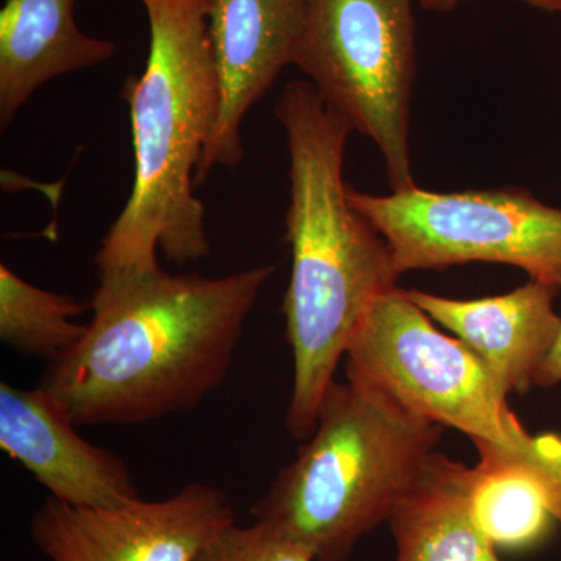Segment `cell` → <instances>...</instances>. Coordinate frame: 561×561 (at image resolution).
Wrapping results in <instances>:
<instances>
[{
  "label": "cell",
  "mask_w": 561,
  "mask_h": 561,
  "mask_svg": "<svg viewBox=\"0 0 561 561\" xmlns=\"http://www.w3.org/2000/svg\"><path fill=\"white\" fill-rule=\"evenodd\" d=\"M0 448L76 507H117L139 500L131 471L116 454L84 440L46 390L0 382Z\"/></svg>",
  "instance_id": "30bf717a"
},
{
  "label": "cell",
  "mask_w": 561,
  "mask_h": 561,
  "mask_svg": "<svg viewBox=\"0 0 561 561\" xmlns=\"http://www.w3.org/2000/svg\"><path fill=\"white\" fill-rule=\"evenodd\" d=\"M534 438V435H531ZM472 467L470 511L496 551L524 552L548 540L557 522L556 493L531 453L478 443Z\"/></svg>",
  "instance_id": "5bb4252c"
},
{
  "label": "cell",
  "mask_w": 561,
  "mask_h": 561,
  "mask_svg": "<svg viewBox=\"0 0 561 561\" xmlns=\"http://www.w3.org/2000/svg\"><path fill=\"white\" fill-rule=\"evenodd\" d=\"M442 434L367 387L332 381L311 437L251 515L313 561H348L365 535L389 523Z\"/></svg>",
  "instance_id": "277c9868"
},
{
  "label": "cell",
  "mask_w": 561,
  "mask_h": 561,
  "mask_svg": "<svg viewBox=\"0 0 561 561\" xmlns=\"http://www.w3.org/2000/svg\"><path fill=\"white\" fill-rule=\"evenodd\" d=\"M77 0H5L0 10V127L50 80L103 65L113 41L94 38L76 22Z\"/></svg>",
  "instance_id": "7c38bea8"
},
{
  "label": "cell",
  "mask_w": 561,
  "mask_h": 561,
  "mask_svg": "<svg viewBox=\"0 0 561 561\" xmlns=\"http://www.w3.org/2000/svg\"><path fill=\"white\" fill-rule=\"evenodd\" d=\"M346 194L386 239L400 275L491 262L561 289V209L523 187Z\"/></svg>",
  "instance_id": "52a82bcc"
},
{
  "label": "cell",
  "mask_w": 561,
  "mask_h": 561,
  "mask_svg": "<svg viewBox=\"0 0 561 561\" xmlns=\"http://www.w3.org/2000/svg\"><path fill=\"white\" fill-rule=\"evenodd\" d=\"M273 265L225 276L161 267L99 279L87 334L39 387L77 426H136L219 389Z\"/></svg>",
  "instance_id": "6da1fadb"
},
{
  "label": "cell",
  "mask_w": 561,
  "mask_h": 561,
  "mask_svg": "<svg viewBox=\"0 0 561 561\" xmlns=\"http://www.w3.org/2000/svg\"><path fill=\"white\" fill-rule=\"evenodd\" d=\"M463 0H420L421 9L426 11H438V13H449ZM546 13L561 14V0H519Z\"/></svg>",
  "instance_id": "d6986e66"
},
{
  "label": "cell",
  "mask_w": 561,
  "mask_h": 561,
  "mask_svg": "<svg viewBox=\"0 0 561 561\" xmlns=\"http://www.w3.org/2000/svg\"><path fill=\"white\" fill-rule=\"evenodd\" d=\"M345 357L350 382L415 419L463 432L474 445L515 453L529 446L531 435L481 357L438 331L400 287L373 302Z\"/></svg>",
  "instance_id": "8992f818"
},
{
  "label": "cell",
  "mask_w": 561,
  "mask_h": 561,
  "mask_svg": "<svg viewBox=\"0 0 561 561\" xmlns=\"http://www.w3.org/2000/svg\"><path fill=\"white\" fill-rule=\"evenodd\" d=\"M305 0H210V49L219 81V113L206 144L195 186L214 169L245 157L242 127L286 66L294 65Z\"/></svg>",
  "instance_id": "9c48e42d"
},
{
  "label": "cell",
  "mask_w": 561,
  "mask_h": 561,
  "mask_svg": "<svg viewBox=\"0 0 561 561\" xmlns=\"http://www.w3.org/2000/svg\"><path fill=\"white\" fill-rule=\"evenodd\" d=\"M561 383V330L556 345L546 360L542 362L540 370L535 375L534 387L552 389Z\"/></svg>",
  "instance_id": "ac0fdd59"
},
{
  "label": "cell",
  "mask_w": 561,
  "mask_h": 561,
  "mask_svg": "<svg viewBox=\"0 0 561 561\" xmlns=\"http://www.w3.org/2000/svg\"><path fill=\"white\" fill-rule=\"evenodd\" d=\"M556 287L540 280L508 294L476 300H454L421 290H405L419 308L454 332L481 357L502 389L524 394L551 353L561 330L553 311Z\"/></svg>",
  "instance_id": "8fae6325"
},
{
  "label": "cell",
  "mask_w": 561,
  "mask_h": 561,
  "mask_svg": "<svg viewBox=\"0 0 561 561\" xmlns=\"http://www.w3.org/2000/svg\"><path fill=\"white\" fill-rule=\"evenodd\" d=\"M84 306L70 295L41 289L0 265V341L22 356L57 360L87 334L77 323Z\"/></svg>",
  "instance_id": "9a60e30c"
},
{
  "label": "cell",
  "mask_w": 561,
  "mask_h": 561,
  "mask_svg": "<svg viewBox=\"0 0 561 561\" xmlns=\"http://www.w3.org/2000/svg\"><path fill=\"white\" fill-rule=\"evenodd\" d=\"M234 524L224 491L192 482L164 500L117 507H76L49 496L28 530L49 561H197Z\"/></svg>",
  "instance_id": "ba28073f"
},
{
  "label": "cell",
  "mask_w": 561,
  "mask_h": 561,
  "mask_svg": "<svg viewBox=\"0 0 561 561\" xmlns=\"http://www.w3.org/2000/svg\"><path fill=\"white\" fill-rule=\"evenodd\" d=\"M531 451L556 491L557 523L561 526V435L552 432L537 435L531 438Z\"/></svg>",
  "instance_id": "e0dca14e"
},
{
  "label": "cell",
  "mask_w": 561,
  "mask_h": 561,
  "mask_svg": "<svg viewBox=\"0 0 561 561\" xmlns=\"http://www.w3.org/2000/svg\"><path fill=\"white\" fill-rule=\"evenodd\" d=\"M471 478L472 467L431 454L387 523L394 561H501L472 519Z\"/></svg>",
  "instance_id": "4fadbf2b"
},
{
  "label": "cell",
  "mask_w": 561,
  "mask_h": 561,
  "mask_svg": "<svg viewBox=\"0 0 561 561\" xmlns=\"http://www.w3.org/2000/svg\"><path fill=\"white\" fill-rule=\"evenodd\" d=\"M275 114L286 131L291 251L283 316L294 356L286 426L308 440L317 412L373 302L397 286L400 272L381 232L348 201L343 181L353 128L309 81H290Z\"/></svg>",
  "instance_id": "7a4b0ae2"
},
{
  "label": "cell",
  "mask_w": 561,
  "mask_h": 561,
  "mask_svg": "<svg viewBox=\"0 0 561 561\" xmlns=\"http://www.w3.org/2000/svg\"><path fill=\"white\" fill-rule=\"evenodd\" d=\"M413 0H305L294 66L353 131L381 151L391 191L415 187Z\"/></svg>",
  "instance_id": "5b68a950"
},
{
  "label": "cell",
  "mask_w": 561,
  "mask_h": 561,
  "mask_svg": "<svg viewBox=\"0 0 561 561\" xmlns=\"http://www.w3.org/2000/svg\"><path fill=\"white\" fill-rule=\"evenodd\" d=\"M150 46L146 68L124 84L130 106L135 179L124 209L95 256L99 279L176 265L210 253L195 173L219 113L209 39L210 0H139Z\"/></svg>",
  "instance_id": "3957f363"
},
{
  "label": "cell",
  "mask_w": 561,
  "mask_h": 561,
  "mask_svg": "<svg viewBox=\"0 0 561 561\" xmlns=\"http://www.w3.org/2000/svg\"><path fill=\"white\" fill-rule=\"evenodd\" d=\"M197 561H313V557L300 542L254 522L225 530Z\"/></svg>",
  "instance_id": "2e32d148"
}]
</instances>
